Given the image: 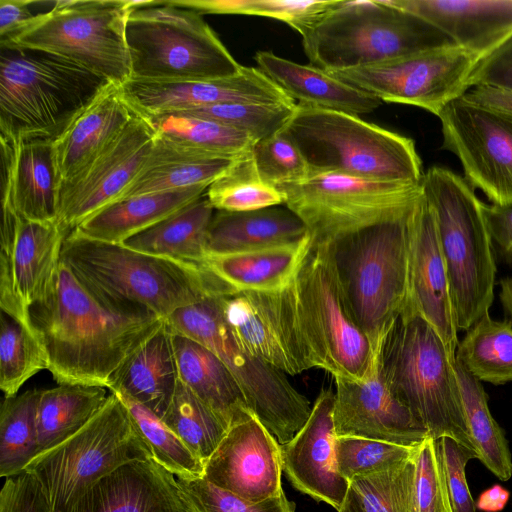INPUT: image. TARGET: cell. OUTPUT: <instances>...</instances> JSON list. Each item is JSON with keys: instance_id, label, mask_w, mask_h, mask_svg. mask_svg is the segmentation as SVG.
<instances>
[{"instance_id": "1", "label": "cell", "mask_w": 512, "mask_h": 512, "mask_svg": "<svg viewBox=\"0 0 512 512\" xmlns=\"http://www.w3.org/2000/svg\"><path fill=\"white\" fill-rule=\"evenodd\" d=\"M29 314L45 347L48 370L59 385L105 388L165 322L147 311L102 300L62 262L49 293Z\"/></svg>"}, {"instance_id": "2", "label": "cell", "mask_w": 512, "mask_h": 512, "mask_svg": "<svg viewBox=\"0 0 512 512\" xmlns=\"http://www.w3.org/2000/svg\"><path fill=\"white\" fill-rule=\"evenodd\" d=\"M61 262L102 300L166 320L176 310L232 290L204 265L152 255L72 230Z\"/></svg>"}, {"instance_id": "3", "label": "cell", "mask_w": 512, "mask_h": 512, "mask_svg": "<svg viewBox=\"0 0 512 512\" xmlns=\"http://www.w3.org/2000/svg\"><path fill=\"white\" fill-rule=\"evenodd\" d=\"M379 359L389 390L429 436L434 440L450 437L475 450L467 428L456 359L410 303L382 336Z\"/></svg>"}, {"instance_id": "4", "label": "cell", "mask_w": 512, "mask_h": 512, "mask_svg": "<svg viewBox=\"0 0 512 512\" xmlns=\"http://www.w3.org/2000/svg\"><path fill=\"white\" fill-rule=\"evenodd\" d=\"M109 83L50 52L0 45V137L54 142Z\"/></svg>"}, {"instance_id": "5", "label": "cell", "mask_w": 512, "mask_h": 512, "mask_svg": "<svg viewBox=\"0 0 512 512\" xmlns=\"http://www.w3.org/2000/svg\"><path fill=\"white\" fill-rule=\"evenodd\" d=\"M422 198L327 243L349 310L373 346L408 300L411 242Z\"/></svg>"}, {"instance_id": "6", "label": "cell", "mask_w": 512, "mask_h": 512, "mask_svg": "<svg viewBox=\"0 0 512 512\" xmlns=\"http://www.w3.org/2000/svg\"><path fill=\"white\" fill-rule=\"evenodd\" d=\"M422 189L435 217L458 330H468L494 300L496 263L483 202L451 170L433 166Z\"/></svg>"}, {"instance_id": "7", "label": "cell", "mask_w": 512, "mask_h": 512, "mask_svg": "<svg viewBox=\"0 0 512 512\" xmlns=\"http://www.w3.org/2000/svg\"><path fill=\"white\" fill-rule=\"evenodd\" d=\"M281 131L302 153L311 175L338 173L422 184L424 173L414 141L359 116L297 104Z\"/></svg>"}, {"instance_id": "8", "label": "cell", "mask_w": 512, "mask_h": 512, "mask_svg": "<svg viewBox=\"0 0 512 512\" xmlns=\"http://www.w3.org/2000/svg\"><path fill=\"white\" fill-rule=\"evenodd\" d=\"M450 45L455 44L439 29L388 0H341L302 35V46L311 65L327 72Z\"/></svg>"}, {"instance_id": "9", "label": "cell", "mask_w": 512, "mask_h": 512, "mask_svg": "<svg viewBox=\"0 0 512 512\" xmlns=\"http://www.w3.org/2000/svg\"><path fill=\"white\" fill-rule=\"evenodd\" d=\"M126 42L131 79L180 82L231 77L240 65L202 14L167 0H131Z\"/></svg>"}, {"instance_id": "10", "label": "cell", "mask_w": 512, "mask_h": 512, "mask_svg": "<svg viewBox=\"0 0 512 512\" xmlns=\"http://www.w3.org/2000/svg\"><path fill=\"white\" fill-rule=\"evenodd\" d=\"M221 295L180 308L165 321L172 332L205 346L228 367L249 409L280 445L285 444L307 421L310 402L286 374L255 357L239 342L224 318Z\"/></svg>"}, {"instance_id": "11", "label": "cell", "mask_w": 512, "mask_h": 512, "mask_svg": "<svg viewBox=\"0 0 512 512\" xmlns=\"http://www.w3.org/2000/svg\"><path fill=\"white\" fill-rule=\"evenodd\" d=\"M153 459L121 398L110 392L103 408L78 432L39 453L26 467L49 503L61 512L102 477L132 461Z\"/></svg>"}, {"instance_id": "12", "label": "cell", "mask_w": 512, "mask_h": 512, "mask_svg": "<svg viewBox=\"0 0 512 512\" xmlns=\"http://www.w3.org/2000/svg\"><path fill=\"white\" fill-rule=\"evenodd\" d=\"M131 10V0L57 1L0 45L47 51L122 85L131 79L126 42Z\"/></svg>"}, {"instance_id": "13", "label": "cell", "mask_w": 512, "mask_h": 512, "mask_svg": "<svg viewBox=\"0 0 512 512\" xmlns=\"http://www.w3.org/2000/svg\"><path fill=\"white\" fill-rule=\"evenodd\" d=\"M306 224L312 241L328 243L359 227L392 217L414 204L422 184L364 179L338 173L311 175L277 188Z\"/></svg>"}, {"instance_id": "14", "label": "cell", "mask_w": 512, "mask_h": 512, "mask_svg": "<svg viewBox=\"0 0 512 512\" xmlns=\"http://www.w3.org/2000/svg\"><path fill=\"white\" fill-rule=\"evenodd\" d=\"M294 283L320 369L333 377L363 379L375 347L349 310L327 243L312 241Z\"/></svg>"}, {"instance_id": "15", "label": "cell", "mask_w": 512, "mask_h": 512, "mask_svg": "<svg viewBox=\"0 0 512 512\" xmlns=\"http://www.w3.org/2000/svg\"><path fill=\"white\" fill-rule=\"evenodd\" d=\"M294 280L279 290L220 296L224 318L244 348L288 375L320 369Z\"/></svg>"}, {"instance_id": "16", "label": "cell", "mask_w": 512, "mask_h": 512, "mask_svg": "<svg viewBox=\"0 0 512 512\" xmlns=\"http://www.w3.org/2000/svg\"><path fill=\"white\" fill-rule=\"evenodd\" d=\"M480 61L476 55L450 45L329 73L382 102L412 105L438 116L448 103L467 91Z\"/></svg>"}, {"instance_id": "17", "label": "cell", "mask_w": 512, "mask_h": 512, "mask_svg": "<svg viewBox=\"0 0 512 512\" xmlns=\"http://www.w3.org/2000/svg\"><path fill=\"white\" fill-rule=\"evenodd\" d=\"M437 117L442 148L459 159L466 181L492 204H512V115L461 96Z\"/></svg>"}, {"instance_id": "18", "label": "cell", "mask_w": 512, "mask_h": 512, "mask_svg": "<svg viewBox=\"0 0 512 512\" xmlns=\"http://www.w3.org/2000/svg\"><path fill=\"white\" fill-rule=\"evenodd\" d=\"M156 133L135 115L119 136L84 170L60 183L58 222L72 231L117 202L145 162Z\"/></svg>"}, {"instance_id": "19", "label": "cell", "mask_w": 512, "mask_h": 512, "mask_svg": "<svg viewBox=\"0 0 512 512\" xmlns=\"http://www.w3.org/2000/svg\"><path fill=\"white\" fill-rule=\"evenodd\" d=\"M69 232L58 221L20 217L15 234L1 239L0 308L29 329L35 330L29 310L49 293Z\"/></svg>"}, {"instance_id": "20", "label": "cell", "mask_w": 512, "mask_h": 512, "mask_svg": "<svg viewBox=\"0 0 512 512\" xmlns=\"http://www.w3.org/2000/svg\"><path fill=\"white\" fill-rule=\"evenodd\" d=\"M381 338L373 346V359L363 379L334 377L335 432L337 437L356 436L416 446L429 434L386 385L379 359Z\"/></svg>"}, {"instance_id": "21", "label": "cell", "mask_w": 512, "mask_h": 512, "mask_svg": "<svg viewBox=\"0 0 512 512\" xmlns=\"http://www.w3.org/2000/svg\"><path fill=\"white\" fill-rule=\"evenodd\" d=\"M280 444L249 412L234 422L204 465V479L247 501L283 491Z\"/></svg>"}, {"instance_id": "22", "label": "cell", "mask_w": 512, "mask_h": 512, "mask_svg": "<svg viewBox=\"0 0 512 512\" xmlns=\"http://www.w3.org/2000/svg\"><path fill=\"white\" fill-rule=\"evenodd\" d=\"M121 90L128 105L141 117L225 103H296L258 67L243 66L234 76L211 80L130 79Z\"/></svg>"}, {"instance_id": "23", "label": "cell", "mask_w": 512, "mask_h": 512, "mask_svg": "<svg viewBox=\"0 0 512 512\" xmlns=\"http://www.w3.org/2000/svg\"><path fill=\"white\" fill-rule=\"evenodd\" d=\"M334 392L322 389L305 424L280 445L282 470L300 492L323 501L337 511L349 489L338 471L334 426Z\"/></svg>"}, {"instance_id": "24", "label": "cell", "mask_w": 512, "mask_h": 512, "mask_svg": "<svg viewBox=\"0 0 512 512\" xmlns=\"http://www.w3.org/2000/svg\"><path fill=\"white\" fill-rule=\"evenodd\" d=\"M61 512H192L177 477L153 459L128 462L99 479Z\"/></svg>"}, {"instance_id": "25", "label": "cell", "mask_w": 512, "mask_h": 512, "mask_svg": "<svg viewBox=\"0 0 512 512\" xmlns=\"http://www.w3.org/2000/svg\"><path fill=\"white\" fill-rule=\"evenodd\" d=\"M407 302L431 324L456 359L459 330L434 213L424 192L412 235Z\"/></svg>"}, {"instance_id": "26", "label": "cell", "mask_w": 512, "mask_h": 512, "mask_svg": "<svg viewBox=\"0 0 512 512\" xmlns=\"http://www.w3.org/2000/svg\"><path fill=\"white\" fill-rule=\"evenodd\" d=\"M0 142L1 201H10L25 220L58 221L60 176L53 141L0 137Z\"/></svg>"}, {"instance_id": "27", "label": "cell", "mask_w": 512, "mask_h": 512, "mask_svg": "<svg viewBox=\"0 0 512 512\" xmlns=\"http://www.w3.org/2000/svg\"><path fill=\"white\" fill-rule=\"evenodd\" d=\"M482 61L512 37V0H388Z\"/></svg>"}, {"instance_id": "28", "label": "cell", "mask_w": 512, "mask_h": 512, "mask_svg": "<svg viewBox=\"0 0 512 512\" xmlns=\"http://www.w3.org/2000/svg\"><path fill=\"white\" fill-rule=\"evenodd\" d=\"M135 115L123 96L121 85L110 82L53 142L60 183L90 165Z\"/></svg>"}, {"instance_id": "29", "label": "cell", "mask_w": 512, "mask_h": 512, "mask_svg": "<svg viewBox=\"0 0 512 512\" xmlns=\"http://www.w3.org/2000/svg\"><path fill=\"white\" fill-rule=\"evenodd\" d=\"M258 68L298 105L359 116L381 106L372 94L337 79L314 65L299 64L271 51H258Z\"/></svg>"}, {"instance_id": "30", "label": "cell", "mask_w": 512, "mask_h": 512, "mask_svg": "<svg viewBox=\"0 0 512 512\" xmlns=\"http://www.w3.org/2000/svg\"><path fill=\"white\" fill-rule=\"evenodd\" d=\"M172 336L165 321L122 364L108 389L129 396L163 418L180 381Z\"/></svg>"}, {"instance_id": "31", "label": "cell", "mask_w": 512, "mask_h": 512, "mask_svg": "<svg viewBox=\"0 0 512 512\" xmlns=\"http://www.w3.org/2000/svg\"><path fill=\"white\" fill-rule=\"evenodd\" d=\"M239 156H223L200 151L156 134L142 168L120 200L192 186L209 187Z\"/></svg>"}, {"instance_id": "32", "label": "cell", "mask_w": 512, "mask_h": 512, "mask_svg": "<svg viewBox=\"0 0 512 512\" xmlns=\"http://www.w3.org/2000/svg\"><path fill=\"white\" fill-rule=\"evenodd\" d=\"M286 205L254 211L215 210L207 234L208 255H223L297 243L309 235Z\"/></svg>"}, {"instance_id": "33", "label": "cell", "mask_w": 512, "mask_h": 512, "mask_svg": "<svg viewBox=\"0 0 512 512\" xmlns=\"http://www.w3.org/2000/svg\"><path fill=\"white\" fill-rule=\"evenodd\" d=\"M311 244L309 234L289 245L208 255L203 265L232 291L279 290L296 278Z\"/></svg>"}, {"instance_id": "34", "label": "cell", "mask_w": 512, "mask_h": 512, "mask_svg": "<svg viewBox=\"0 0 512 512\" xmlns=\"http://www.w3.org/2000/svg\"><path fill=\"white\" fill-rule=\"evenodd\" d=\"M172 333L180 380L228 428L252 412L235 377L212 351L186 336Z\"/></svg>"}, {"instance_id": "35", "label": "cell", "mask_w": 512, "mask_h": 512, "mask_svg": "<svg viewBox=\"0 0 512 512\" xmlns=\"http://www.w3.org/2000/svg\"><path fill=\"white\" fill-rule=\"evenodd\" d=\"M207 188L199 185L119 200L73 230L91 239L122 244L196 200Z\"/></svg>"}, {"instance_id": "36", "label": "cell", "mask_w": 512, "mask_h": 512, "mask_svg": "<svg viewBox=\"0 0 512 512\" xmlns=\"http://www.w3.org/2000/svg\"><path fill=\"white\" fill-rule=\"evenodd\" d=\"M214 212L205 192L122 244L140 252L203 265L208 257L207 234Z\"/></svg>"}, {"instance_id": "37", "label": "cell", "mask_w": 512, "mask_h": 512, "mask_svg": "<svg viewBox=\"0 0 512 512\" xmlns=\"http://www.w3.org/2000/svg\"><path fill=\"white\" fill-rule=\"evenodd\" d=\"M109 395L100 386L59 385L41 390L37 406L39 453L78 432L103 408Z\"/></svg>"}, {"instance_id": "38", "label": "cell", "mask_w": 512, "mask_h": 512, "mask_svg": "<svg viewBox=\"0 0 512 512\" xmlns=\"http://www.w3.org/2000/svg\"><path fill=\"white\" fill-rule=\"evenodd\" d=\"M455 370L459 381L467 428L477 459L498 479L512 476V455L504 430L493 418L482 382L458 361Z\"/></svg>"}, {"instance_id": "39", "label": "cell", "mask_w": 512, "mask_h": 512, "mask_svg": "<svg viewBox=\"0 0 512 512\" xmlns=\"http://www.w3.org/2000/svg\"><path fill=\"white\" fill-rule=\"evenodd\" d=\"M456 361L480 382H512V322L484 314L458 343Z\"/></svg>"}, {"instance_id": "40", "label": "cell", "mask_w": 512, "mask_h": 512, "mask_svg": "<svg viewBox=\"0 0 512 512\" xmlns=\"http://www.w3.org/2000/svg\"><path fill=\"white\" fill-rule=\"evenodd\" d=\"M143 118L158 136L216 155L239 156L250 151L255 143L246 133L186 112H170Z\"/></svg>"}, {"instance_id": "41", "label": "cell", "mask_w": 512, "mask_h": 512, "mask_svg": "<svg viewBox=\"0 0 512 512\" xmlns=\"http://www.w3.org/2000/svg\"><path fill=\"white\" fill-rule=\"evenodd\" d=\"M41 390L4 398L0 412V476L25 471L38 455L37 406Z\"/></svg>"}, {"instance_id": "42", "label": "cell", "mask_w": 512, "mask_h": 512, "mask_svg": "<svg viewBox=\"0 0 512 512\" xmlns=\"http://www.w3.org/2000/svg\"><path fill=\"white\" fill-rule=\"evenodd\" d=\"M200 14H242L273 18L305 34L341 0H167Z\"/></svg>"}, {"instance_id": "43", "label": "cell", "mask_w": 512, "mask_h": 512, "mask_svg": "<svg viewBox=\"0 0 512 512\" xmlns=\"http://www.w3.org/2000/svg\"><path fill=\"white\" fill-rule=\"evenodd\" d=\"M251 150L240 155L207 188L215 210L246 212L285 204L282 192L262 180Z\"/></svg>"}, {"instance_id": "44", "label": "cell", "mask_w": 512, "mask_h": 512, "mask_svg": "<svg viewBox=\"0 0 512 512\" xmlns=\"http://www.w3.org/2000/svg\"><path fill=\"white\" fill-rule=\"evenodd\" d=\"M163 422L206 464L228 426L181 380Z\"/></svg>"}, {"instance_id": "45", "label": "cell", "mask_w": 512, "mask_h": 512, "mask_svg": "<svg viewBox=\"0 0 512 512\" xmlns=\"http://www.w3.org/2000/svg\"><path fill=\"white\" fill-rule=\"evenodd\" d=\"M44 369L48 357L36 331L1 312L0 388L5 398L17 395L28 379Z\"/></svg>"}, {"instance_id": "46", "label": "cell", "mask_w": 512, "mask_h": 512, "mask_svg": "<svg viewBox=\"0 0 512 512\" xmlns=\"http://www.w3.org/2000/svg\"><path fill=\"white\" fill-rule=\"evenodd\" d=\"M117 394L128 408L154 461L179 479L202 478L204 465L163 420L129 396Z\"/></svg>"}, {"instance_id": "47", "label": "cell", "mask_w": 512, "mask_h": 512, "mask_svg": "<svg viewBox=\"0 0 512 512\" xmlns=\"http://www.w3.org/2000/svg\"><path fill=\"white\" fill-rule=\"evenodd\" d=\"M414 456L386 470L356 476L349 482V490L364 512H412Z\"/></svg>"}, {"instance_id": "48", "label": "cell", "mask_w": 512, "mask_h": 512, "mask_svg": "<svg viewBox=\"0 0 512 512\" xmlns=\"http://www.w3.org/2000/svg\"><path fill=\"white\" fill-rule=\"evenodd\" d=\"M296 107V103H225L179 112L232 127L257 142L281 131Z\"/></svg>"}, {"instance_id": "49", "label": "cell", "mask_w": 512, "mask_h": 512, "mask_svg": "<svg viewBox=\"0 0 512 512\" xmlns=\"http://www.w3.org/2000/svg\"><path fill=\"white\" fill-rule=\"evenodd\" d=\"M417 446L340 436L335 447L338 471L350 482L356 476L377 473L410 459Z\"/></svg>"}, {"instance_id": "50", "label": "cell", "mask_w": 512, "mask_h": 512, "mask_svg": "<svg viewBox=\"0 0 512 512\" xmlns=\"http://www.w3.org/2000/svg\"><path fill=\"white\" fill-rule=\"evenodd\" d=\"M178 484L192 512H295L284 490L263 501H247L204 478L179 479Z\"/></svg>"}, {"instance_id": "51", "label": "cell", "mask_w": 512, "mask_h": 512, "mask_svg": "<svg viewBox=\"0 0 512 512\" xmlns=\"http://www.w3.org/2000/svg\"><path fill=\"white\" fill-rule=\"evenodd\" d=\"M251 151L262 180L270 186L297 184L311 175L304 156L282 131L255 142Z\"/></svg>"}, {"instance_id": "52", "label": "cell", "mask_w": 512, "mask_h": 512, "mask_svg": "<svg viewBox=\"0 0 512 512\" xmlns=\"http://www.w3.org/2000/svg\"><path fill=\"white\" fill-rule=\"evenodd\" d=\"M414 461L412 512H453L442 460L431 436L418 444Z\"/></svg>"}, {"instance_id": "53", "label": "cell", "mask_w": 512, "mask_h": 512, "mask_svg": "<svg viewBox=\"0 0 512 512\" xmlns=\"http://www.w3.org/2000/svg\"><path fill=\"white\" fill-rule=\"evenodd\" d=\"M435 442L442 460L453 512H476L465 468L471 459H477V452L446 436Z\"/></svg>"}, {"instance_id": "54", "label": "cell", "mask_w": 512, "mask_h": 512, "mask_svg": "<svg viewBox=\"0 0 512 512\" xmlns=\"http://www.w3.org/2000/svg\"><path fill=\"white\" fill-rule=\"evenodd\" d=\"M0 512H52L37 480L24 471L5 478L0 492Z\"/></svg>"}, {"instance_id": "55", "label": "cell", "mask_w": 512, "mask_h": 512, "mask_svg": "<svg viewBox=\"0 0 512 512\" xmlns=\"http://www.w3.org/2000/svg\"><path fill=\"white\" fill-rule=\"evenodd\" d=\"M485 85L512 91V37L494 53L479 62L469 87Z\"/></svg>"}, {"instance_id": "56", "label": "cell", "mask_w": 512, "mask_h": 512, "mask_svg": "<svg viewBox=\"0 0 512 512\" xmlns=\"http://www.w3.org/2000/svg\"><path fill=\"white\" fill-rule=\"evenodd\" d=\"M483 213L492 242L512 265V204H483Z\"/></svg>"}, {"instance_id": "57", "label": "cell", "mask_w": 512, "mask_h": 512, "mask_svg": "<svg viewBox=\"0 0 512 512\" xmlns=\"http://www.w3.org/2000/svg\"><path fill=\"white\" fill-rule=\"evenodd\" d=\"M37 1L0 0V42H5L25 28L40 13Z\"/></svg>"}, {"instance_id": "58", "label": "cell", "mask_w": 512, "mask_h": 512, "mask_svg": "<svg viewBox=\"0 0 512 512\" xmlns=\"http://www.w3.org/2000/svg\"><path fill=\"white\" fill-rule=\"evenodd\" d=\"M469 101L512 115V91L485 85H474L462 95Z\"/></svg>"}, {"instance_id": "59", "label": "cell", "mask_w": 512, "mask_h": 512, "mask_svg": "<svg viewBox=\"0 0 512 512\" xmlns=\"http://www.w3.org/2000/svg\"><path fill=\"white\" fill-rule=\"evenodd\" d=\"M510 499V492L500 484H494L481 492L475 501L476 509L482 512H500Z\"/></svg>"}, {"instance_id": "60", "label": "cell", "mask_w": 512, "mask_h": 512, "mask_svg": "<svg viewBox=\"0 0 512 512\" xmlns=\"http://www.w3.org/2000/svg\"><path fill=\"white\" fill-rule=\"evenodd\" d=\"M499 298L505 313L512 322V277H507L499 281Z\"/></svg>"}, {"instance_id": "61", "label": "cell", "mask_w": 512, "mask_h": 512, "mask_svg": "<svg viewBox=\"0 0 512 512\" xmlns=\"http://www.w3.org/2000/svg\"><path fill=\"white\" fill-rule=\"evenodd\" d=\"M338 512H364L361 506L359 505L356 497L353 493L348 489V493L346 495L345 501L342 504L341 508Z\"/></svg>"}]
</instances>
